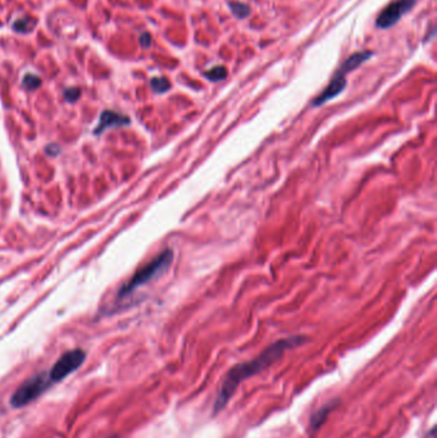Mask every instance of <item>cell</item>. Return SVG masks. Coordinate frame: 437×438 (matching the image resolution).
Returning <instances> with one entry per match:
<instances>
[{"mask_svg":"<svg viewBox=\"0 0 437 438\" xmlns=\"http://www.w3.org/2000/svg\"><path fill=\"white\" fill-rule=\"evenodd\" d=\"M173 260V251L171 249H167L162 251L159 255H157L152 262H149L146 265H144L141 269H139L132 277L128 280V282L122 286L118 291V298H126L130 294L136 290V288L144 286L148 282H150L154 278H158L162 276L164 272L169 268L172 264Z\"/></svg>","mask_w":437,"mask_h":438,"instance_id":"cell-3","label":"cell"},{"mask_svg":"<svg viewBox=\"0 0 437 438\" xmlns=\"http://www.w3.org/2000/svg\"><path fill=\"white\" fill-rule=\"evenodd\" d=\"M417 0H396L388 4L384 11L381 12L377 18L376 25L380 28H390L396 25L402 16L412 11L413 7L416 5Z\"/></svg>","mask_w":437,"mask_h":438,"instance_id":"cell-6","label":"cell"},{"mask_svg":"<svg viewBox=\"0 0 437 438\" xmlns=\"http://www.w3.org/2000/svg\"><path fill=\"white\" fill-rule=\"evenodd\" d=\"M36 26V19L31 17H22L18 18L17 21L13 23V30L19 34H28L31 32Z\"/></svg>","mask_w":437,"mask_h":438,"instance_id":"cell-9","label":"cell"},{"mask_svg":"<svg viewBox=\"0 0 437 438\" xmlns=\"http://www.w3.org/2000/svg\"><path fill=\"white\" fill-rule=\"evenodd\" d=\"M228 7L231 12L235 14V17L240 18V19H244L250 16V7L247 4L232 0V1H228Z\"/></svg>","mask_w":437,"mask_h":438,"instance_id":"cell-10","label":"cell"},{"mask_svg":"<svg viewBox=\"0 0 437 438\" xmlns=\"http://www.w3.org/2000/svg\"><path fill=\"white\" fill-rule=\"evenodd\" d=\"M22 85L26 90H36L40 88L41 85V78L34 73L25 74V77L22 78Z\"/></svg>","mask_w":437,"mask_h":438,"instance_id":"cell-12","label":"cell"},{"mask_svg":"<svg viewBox=\"0 0 437 438\" xmlns=\"http://www.w3.org/2000/svg\"><path fill=\"white\" fill-rule=\"evenodd\" d=\"M374 55L373 52H359V53H355L350 55L348 59L342 63V66L337 70L333 77H332L331 82L328 84V86L324 88L321 94L318 95L317 98L313 100V106H321L326 103H328L332 99L337 98L338 95L341 94L346 88V76L348 73H350L351 70H356L358 67H360L364 62L372 58Z\"/></svg>","mask_w":437,"mask_h":438,"instance_id":"cell-2","label":"cell"},{"mask_svg":"<svg viewBox=\"0 0 437 438\" xmlns=\"http://www.w3.org/2000/svg\"><path fill=\"white\" fill-rule=\"evenodd\" d=\"M64 99L70 103H73V102H77L80 96H81V90L78 88H66L64 90V94H63Z\"/></svg>","mask_w":437,"mask_h":438,"instance_id":"cell-14","label":"cell"},{"mask_svg":"<svg viewBox=\"0 0 437 438\" xmlns=\"http://www.w3.org/2000/svg\"><path fill=\"white\" fill-rule=\"evenodd\" d=\"M110 438H114V437H110Z\"/></svg>","mask_w":437,"mask_h":438,"instance_id":"cell-16","label":"cell"},{"mask_svg":"<svg viewBox=\"0 0 437 438\" xmlns=\"http://www.w3.org/2000/svg\"><path fill=\"white\" fill-rule=\"evenodd\" d=\"M85 359H86V352L84 350H81V349H74V350H70L67 352H64L54 363L52 369L48 372V377H49L50 382L53 383V385L54 383L62 382L63 379L67 378L68 375L76 372L81 367Z\"/></svg>","mask_w":437,"mask_h":438,"instance_id":"cell-5","label":"cell"},{"mask_svg":"<svg viewBox=\"0 0 437 438\" xmlns=\"http://www.w3.org/2000/svg\"><path fill=\"white\" fill-rule=\"evenodd\" d=\"M130 118L127 116L113 112V110H104L100 114V118H99V122L96 124L94 132H95V135H100V133H103L104 131L108 130V128L126 126V124H130Z\"/></svg>","mask_w":437,"mask_h":438,"instance_id":"cell-7","label":"cell"},{"mask_svg":"<svg viewBox=\"0 0 437 438\" xmlns=\"http://www.w3.org/2000/svg\"><path fill=\"white\" fill-rule=\"evenodd\" d=\"M53 383L50 382L48 373H37L28 378L18 387L11 397V405L16 409L23 407L36 399H39Z\"/></svg>","mask_w":437,"mask_h":438,"instance_id":"cell-4","label":"cell"},{"mask_svg":"<svg viewBox=\"0 0 437 438\" xmlns=\"http://www.w3.org/2000/svg\"><path fill=\"white\" fill-rule=\"evenodd\" d=\"M152 85L153 90L158 94H163V92H167L171 88V84L166 77H154L152 78Z\"/></svg>","mask_w":437,"mask_h":438,"instance_id":"cell-13","label":"cell"},{"mask_svg":"<svg viewBox=\"0 0 437 438\" xmlns=\"http://www.w3.org/2000/svg\"><path fill=\"white\" fill-rule=\"evenodd\" d=\"M335 406H336L335 401H331V403H328L327 405L322 406L321 409H318L315 413L312 414V417H310V420H309L310 431H317L318 428L322 425V423L324 421V419L328 417V414L333 410V407Z\"/></svg>","mask_w":437,"mask_h":438,"instance_id":"cell-8","label":"cell"},{"mask_svg":"<svg viewBox=\"0 0 437 438\" xmlns=\"http://www.w3.org/2000/svg\"><path fill=\"white\" fill-rule=\"evenodd\" d=\"M204 76L208 78L209 81H213V82L222 81L227 77V70H226V67L223 66L213 67L211 70H208L207 72H204Z\"/></svg>","mask_w":437,"mask_h":438,"instance_id":"cell-11","label":"cell"},{"mask_svg":"<svg viewBox=\"0 0 437 438\" xmlns=\"http://www.w3.org/2000/svg\"><path fill=\"white\" fill-rule=\"evenodd\" d=\"M139 41H140V45L142 48H149V46L152 45V36H150L149 32H144V34H141Z\"/></svg>","mask_w":437,"mask_h":438,"instance_id":"cell-15","label":"cell"},{"mask_svg":"<svg viewBox=\"0 0 437 438\" xmlns=\"http://www.w3.org/2000/svg\"><path fill=\"white\" fill-rule=\"evenodd\" d=\"M304 342H305L304 336H291L287 338H281V340L276 341L275 344L269 345L264 351H262L261 354L258 355L257 358L232 367L228 373L225 375L222 385L219 387L217 397H215L214 406H213V414L214 415L218 414L227 406L229 400L232 399L236 389L244 381L265 370L268 367H271L276 361L280 360L286 351L300 346Z\"/></svg>","mask_w":437,"mask_h":438,"instance_id":"cell-1","label":"cell"}]
</instances>
